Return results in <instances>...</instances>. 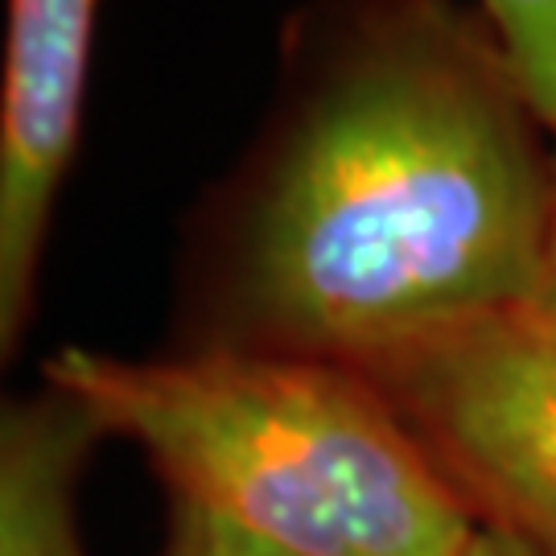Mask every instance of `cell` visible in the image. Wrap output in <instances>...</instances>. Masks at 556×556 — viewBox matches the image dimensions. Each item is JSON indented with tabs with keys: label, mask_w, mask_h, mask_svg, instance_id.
I'll list each match as a JSON object with an SVG mask.
<instances>
[{
	"label": "cell",
	"mask_w": 556,
	"mask_h": 556,
	"mask_svg": "<svg viewBox=\"0 0 556 556\" xmlns=\"http://www.w3.org/2000/svg\"><path fill=\"white\" fill-rule=\"evenodd\" d=\"M553 194V132L482 13L321 0L219 202L190 346L367 367L536 305Z\"/></svg>",
	"instance_id": "6da1fadb"
},
{
	"label": "cell",
	"mask_w": 556,
	"mask_h": 556,
	"mask_svg": "<svg viewBox=\"0 0 556 556\" xmlns=\"http://www.w3.org/2000/svg\"><path fill=\"white\" fill-rule=\"evenodd\" d=\"M46 383L137 445L174 503L305 556H466L482 532L376 379L236 346H62Z\"/></svg>",
	"instance_id": "7a4b0ae2"
},
{
	"label": "cell",
	"mask_w": 556,
	"mask_h": 556,
	"mask_svg": "<svg viewBox=\"0 0 556 556\" xmlns=\"http://www.w3.org/2000/svg\"><path fill=\"white\" fill-rule=\"evenodd\" d=\"M358 371L404 413L482 532L556 556V318L503 309Z\"/></svg>",
	"instance_id": "3957f363"
},
{
	"label": "cell",
	"mask_w": 556,
	"mask_h": 556,
	"mask_svg": "<svg viewBox=\"0 0 556 556\" xmlns=\"http://www.w3.org/2000/svg\"><path fill=\"white\" fill-rule=\"evenodd\" d=\"M100 0H9L0 75V346L34 318L38 273L75 161Z\"/></svg>",
	"instance_id": "277c9868"
},
{
	"label": "cell",
	"mask_w": 556,
	"mask_h": 556,
	"mask_svg": "<svg viewBox=\"0 0 556 556\" xmlns=\"http://www.w3.org/2000/svg\"><path fill=\"white\" fill-rule=\"evenodd\" d=\"M103 429L59 388H41L0 420V556H87L79 495Z\"/></svg>",
	"instance_id": "5b68a950"
},
{
	"label": "cell",
	"mask_w": 556,
	"mask_h": 556,
	"mask_svg": "<svg viewBox=\"0 0 556 556\" xmlns=\"http://www.w3.org/2000/svg\"><path fill=\"white\" fill-rule=\"evenodd\" d=\"M478 4L519 71L544 128L556 137V0H478Z\"/></svg>",
	"instance_id": "8992f818"
},
{
	"label": "cell",
	"mask_w": 556,
	"mask_h": 556,
	"mask_svg": "<svg viewBox=\"0 0 556 556\" xmlns=\"http://www.w3.org/2000/svg\"><path fill=\"white\" fill-rule=\"evenodd\" d=\"M161 556H305L293 548H280L273 540H260L227 519L174 503L169 507V536Z\"/></svg>",
	"instance_id": "52a82bcc"
},
{
	"label": "cell",
	"mask_w": 556,
	"mask_h": 556,
	"mask_svg": "<svg viewBox=\"0 0 556 556\" xmlns=\"http://www.w3.org/2000/svg\"><path fill=\"white\" fill-rule=\"evenodd\" d=\"M556 144V137H553ZM536 309H544L548 318H556V194H553V239H548V268H544V289L536 298Z\"/></svg>",
	"instance_id": "ba28073f"
},
{
	"label": "cell",
	"mask_w": 556,
	"mask_h": 556,
	"mask_svg": "<svg viewBox=\"0 0 556 556\" xmlns=\"http://www.w3.org/2000/svg\"><path fill=\"white\" fill-rule=\"evenodd\" d=\"M466 556H532V553H528V548H519L516 540L495 536V532H478Z\"/></svg>",
	"instance_id": "9c48e42d"
}]
</instances>
